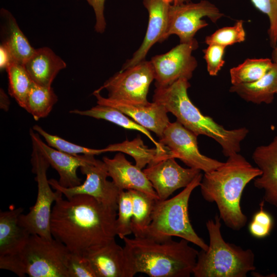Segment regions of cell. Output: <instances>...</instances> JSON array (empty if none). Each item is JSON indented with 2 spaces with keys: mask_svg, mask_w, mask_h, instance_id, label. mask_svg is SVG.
I'll return each instance as SVG.
<instances>
[{
  "mask_svg": "<svg viewBox=\"0 0 277 277\" xmlns=\"http://www.w3.org/2000/svg\"><path fill=\"white\" fill-rule=\"evenodd\" d=\"M160 200L167 199L176 190L187 187L201 171L180 166L174 157H167L143 169Z\"/></svg>",
  "mask_w": 277,
  "mask_h": 277,
  "instance_id": "cell-14",
  "label": "cell"
},
{
  "mask_svg": "<svg viewBox=\"0 0 277 277\" xmlns=\"http://www.w3.org/2000/svg\"><path fill=\"white\" fill-rule=\"evenodd\" d=\"M198 47L194 38L180 43L164 54L153 56L150 62L154 69L156 88L168 86L181 78L189 80L197 66L192 53Z\"/></svg>",
  "mask_w": 277,
  "mask_h": 277,
  "instance_id": "cell-13",
  "label": "cell"
},
{
  "mask_svg": "<svg viewBox=\"0 0 277 277\" xmlns=\"http://www.w3.org/2000/svg\"><path fill=\"white\" fill-rule=\"evenodd\" d=\"M149 14L148 27L144 40L132 58L127 61L121 71L145 60L149 49L156 43L165 41L167 30L170 4L164 0H143Z\"/></svg>",
  "mask_w": 277,
  "mask_h": 277,
  "instance_id": "cell-17",
  "label": "cell"
},
{
  "mask_svg": "<svg viewBox=\"0 0 277 277\" xmlns=\"http://www.w3.org/2000/svg\"><path fill=\"white\" fill-rule=\"evenodd\" d=\"M6 70L9 81V93L19 106L24 108L33 82L23 65L12 63Z\"/></svg>",
  "mask_w": 277,
  "mask_h": 277,
  "instance_id": "cell-30",
  "label": "cell"
},
{
  "mask_svg": "<svg viewBox=\"0 0 277 277\" xmlns=\"http://www.w3.org/2000/svg\"><path fill=\"white\" fill-rule=\"evenodd\" d=\"M10 102L7 95L3 89H1V108L5 111L9 109Z\"/></svg>",
  "mask_w": 277,
  "mask_h": 277,
  "instance_id": "cell-40",
  "label": "cell"
},
{
  "mask_svg": "<svg viewBox=\"0 0 277 277\" xmlns=\"http://www.w3.org/2000/svg\"><path fill=\"white\" fill-rule=\"evenodd\" d=\"M80 169L86 178L78 186L64 187L53 179L48 180L49 183L52 188L61 192L67 199L76 195H87L117 210L120 191L112 181L107 180L109 175L103 161L94 157L91 162L81 167Z\"/></svg>",
  "mask_w": 277,
  "mask_h": 277,
  "instance_id": "cell-11",
  "label": "cell"
},
{
  "mask_svg": "<svg viewBox=\"0 0 277 277\" xmlns=\"http://www.w3.org/2000/svg\"><path fill=\"white\" fill-rule=\"evenodd\" d=\"M197 137L176 120L168 124L159 142L169 149L173 157L179 159L189 167L204 173L222 165L223 162L201 153Z\"/></svg>",
  "mask_w": 277,
  "mask_h": 277,
  "instance_id": "cell-12",
  "label": "cell"
},
{
  "mask_svg": "<svg viewBox=\"0 0 277 277\" xmlns=\"http://www.w3.org/2000/svg\"><path fill=\"white\" fill-rule=\"evenodd\" d=\"M226 47L217 44H210L203 50L207 69L211 76H216L225 64L223 59Z\"/></svg>",
  "mask_w": 277,
  "mask_h": 277,
  "instance_id": "cell-37",
  "label": "cell"
},
{
  "mask_svg": "<svg viewBox=\"0 0 277 277\" xmlns=\"http://www.w3.org/2000/svg\"><path fill=\"white\" fill-rule=\"evenodd\" d=\"M70 113L106 120L124 128L140 131L148 137L156 147L161 149L165 147L156 142L148 130L132 120L121 111L114 107L97 104L90 109L86 110L73 109L71 110Z\"/></svg>",
  "mask_w": 277,
  "mask_h": 277,
  "instance_id": "cell-26",
  "label": "cell"
},
{
  "mask_svg": "<svg viewBox=\"0 0 277 277\" xmlns=\"http://www.w3.org/2000/svg\"><path fill=\"white\" fill-rule=\"evenodd\" d=\"M92 7L95 15V30L102 33L106 29V23L104 16V4L105 0H86Z\"/></svg>",
  "mask_w": 277,
  "mask_h": 277,
  "instance_id": "cell-38",
  "label": "cell"
},
{
  "mask_svg": "<svg viewBox=\"0 0 277 277\" xmlns=\"http://www.w3.org/2000/svg\"><path fill=\"white\" fill-rule=\"evenodd\" d=\"M66 267L68 277H96L89 261L84 255L70 252Z\"/></svg>",
  "mask_w": 277,
  "mask_h": 277,
  "instance_id": "cell-36",
  "label": "cell"
},
{
  "mask_svg": "<svg viewBox=\"0 0 277 277\" xmlns=\"http://www.w3.org/2000/svg\"><path fill=\"white\" fill-rule=\"evenodd\" d=\"M84 256L89 261L96 277H126L124 248L115 239L90 248Z\"/></svg>",
  "mask_w": 277,
  "mask_h": 277,
  "instance_id": "cell-20",
  "label": "cell"
},
{
  "mask_svg": "<svg viewBox=\"0 0 277 277\" xmlns=\"http://www.w3.org/2000/svg\"><path fill=\"white\" fill-rule=\"evenodd\" d=\"M253 5L266 15L269 21L268 33L270 44L274 48L277 43V0H250Z\"/></svg>",
  "mask_w": 277,
  "mask_h": 277,
  "instance_id": "cell-35",
  "label": "cell"
},
{
  "mask_svg": "<svg viewBox=\"0 0 277 277\" xmlns=\"http://www.w3.org/2000/svg\"><path fill=\"white\" fill-rule=\"evenodd\" d=\"M272 61L273 63L277 64V43L272 52Z\"/></svg>",
  "mask_w": 277,
  "mask_h": 277,
  "instance_id": "cell-42",
  "label": "cell"
},
{
  "mask_svg": "<svg viewBox=\"0 0 277 277\" xmlns=\"http://www.w3.org/2000/svg\"><path fill=\"white\" fill-rule=\"evenodd\" d=\"M168 3L172 4L173 5H177L183 3H189L191 0H164Z\"/></svg>",
  "mask_w": 277,
  "mask_h": 277,
  "instance_id": "cell-41",
  "label": "cell"
},
{
  "mask_svg": "<svg viewBox=\"0 0 277 277\" xmlns=\"http://www.w3.org/2000/svg\"><path fill=\"white\" fill-rule=\"evenodd\" d=\"M109 176L120 191L136 190L145 193L155 200H159L151 183L143 170L129 162L122 152L113 158H103Z\"/></svg>",
  "mask_w": 277,
  "mask_h": 277,
  "instance_id": "cell-18",
  "label": "cell"
},
{
  "mask_svg": "<svg viewBox=\"0 0 277 277\" xmlns=\"http://www.w3.org/2000/svg\"><path fill=\"white\" fill-rule=\"evenodd\" d=\"M93 95L96 98L97 104L109 106L120 110L160 138L170 123L165 108L155 102L141 104L114 100L102 96L98 90L94 91Z\"/></svg>",
  "mask_w": 277,
  "mask_h": 277,
  "instance_id": "cell-15",
  "label": "cell"
},
{
  "mask_svg": "<svg viewBox=\"0 0 277 277\" xmlns=\"http://www.w3.org/2000/svg\"><path fill=\"white\" fill-rule=\"evenodd\" d=\"M33 129L44 138L49 146L70 154L76 155L82 154L95 155L106 152L105 148L96 149L85 147L66 141L57 135L51 134L37 125H34Z\"/></svg>",
  "mask_w": 277,
  "mask_h": 277,
  "instance_id": "cell-31",
  "label": "cell"
},
{
  "mask_svg": "<svg viewBox=\"0 0 277 277\" xmlns=\"http://www.w3.org/2000/svg\"><path fill=\"white\" fill-rule=\"evenodd\" d=\"M32 148L31 163L32 171L36 174L37 197L29 212L26 214H21L19 223L31 234H38L51 239L53 238L50 231L52 205L63 194L58 190H52L47 176L50 164L35 146H32Z\"/></svg>",
  "mask_w": 277,
  "mask_h": 277,
  "instance_id": "cell-8",
  "label": "cell"
},
{
  "mask_svg": "<svg viewBox=\"0 0 277 277\" xmlns=\"http://www.w3.org/2000/svg\"><path fill=\"white\" fill-rule=\"evenodd\" d=\"M1 15L5 22L6 36L2 44L8 49L14 63L24 65L34 53L35 49L30 44L16 19L9 11L1 9Z\"/></svg>",
  "mask_w": 277,
  "mask_h": 277,
  "instance_id": "cell-24",
  "label": "cell"
},
{
  "mask_svg": "<svg viewBox=\"0 0 277 277\" xmlns=\"http://www.w3.org/2000/svg\"><path fill=\"white\" fill-rule=\"evenodd\" d=\"M117 210L92 196L62 195L52 208L50 231L70 252L81 255L90 248L105 244L117 235Z\"/></svg>",
  "mask_w": 277,
  "mask_h": 277,
  "instance_id": "cell-1",
  "label": "cell"
},
{
  "mask_svg": "<svg viewBox=\"0 0 277 277\" xmlns=\"http://www.w3.org/2000/svg\"><path fill=\"white\" fill-rule=\"evenodd\" d=\"M262 174L238 153L228 157L217 168L205 172L200 187L203 199L214 202L224 224L233 230H240L247 222L240 201L243 190L252 180Z\"/></svg>",
  "mask_w": 277,
  "mask_h": 277,
  "instance_id": "cell-3",
  "label": "cell"
},
{
  "mask_svg": "<svg viewBox=\"0 0 277 277\" xmlns=\"http://www.w3.org/2000/svg\"><path fill=\"white\" fill-rule=\"evenodd\" d=\"M273 63L268 58H247L230 70L232 85L250 83L262 78L272 67Z\"/></svg>",
  "mask_w": 277,
  "mask_h": 277,
  "instance_id": "cell-29",
  "label": "cell"
},
{
  "mask_svg": "<svg viewBox=\"0 0 277 277\" xmlns=\"http://www.w3.org/2000/svg\"><path fill=\"white\" fill-rule=\"evenodd\" d=\"M264 200L260 204V210L253 216L249 225V231L254 237L264 238L270 234L273 226V220L270 213L264 209Z\"/></svg>",
  "mask_w": 277,
  "mask_h": 277,
  "instance_id": "cell-34",
  "label": "cell"
},
{
  "mask_svg": "<svg viewBox=\"0 0 277 277\" xmlns=\"http://www.w3.org/2000/svg\"><path fill=\"white\" fill-rule=\"evenodd\" d=\"M277 91V64L273 63L270 70L260 79L252 83L232 85L230 92L237 94L248 102L269 104Z\"/></svg>",
  "mask_w": 277,
  "mask_h": 277,
  "instance_id": "cell-23",
  "label": "cell"
},
{
  "mask_svg": "<svg viewBox=\"0 0 277 277\" xmlns=\"http://www.w3.org/2000/svg\"><path fill=\"white\" fill-rule=\"evenodd\" d=\"M244 22L239 20L231 27H225L217 30L205 37L207 45L217 44L225 47L241 43L245 40L246 33Z\"/></svg>",
  "mask_w": 277,
  "mask_h": 277,
  "instance_id": "cell-33",
  "label": "cell"
},
{
  "mask_svg": "<svg viewBox=\"0 0 277 277\" xmlns=\"http://www.w3.org/2000/svg\"><path fill=\"white\" fill-rule=\"evenodd\" d=\"M69 252L54 238L31 234L18 252L0 256V268L20 277H68L66 261Z\"/></svg>",
  "mask_w": 277,
  "mask_h": 277,
  "instance_id": "cell-6",
  "label": "cell"
},
{
  "mask_svg": "<svg viewBox=\"0 0 277 277\" xmlns=\"http://www.w3.org/2000/svg\"><path fill=\"white\" fill-rule=\"evenodd\" d=\"M24 66L33 82L50 87L58 72L66 67V64L52 50L44 47L35 49Z\"/></svg>",
  "mask_w": 277,
  "mask_h": 277,
  "instance_id": "cell-22",
  "label": "cell"
},
{
  "mask_svg": "<svg viewBox=\"0 0 277 277\" xmlns=\"http://www.w3.org/2000/svg\"><path fill=\"white\" fill-rule=\"evenodd\" d=\"M106 152L118 151L132 156L135 165L142 169L146 166L167 157H173L171 151L164 148H149L143 140L137 136L132 141H125L120 143L110 144L105 148Z\"/></svg>",
  "mask_w": 277,
  "mask_h": 277,
  "instance_id": "cell-25",
  "label": "cell"
},
{
  "mask_svg": "<svg viewBox=\"0 0 277 277\" xmlns=\"http://www.w3.org/2000/svg\"><path fill=\"white\" fill-rule=\"evenodd\" d=\"M252 157L262 172L254 186L264 191V201L277 207V135L268 144L257 147Z\"/></svg>",
  "mask_w": 277,
  "mask_h": 277,
  "instance_id": "cell-19",
  "label": "cell"
},
{
  "mask_svg": "<svg viewBox=\"0 0 277 277\" xmlns=\"http://www.w3.org/2000/svg\"><path fill=\"white\" fill-rule=\"evenodd\" d=\"M221 220L216 215L206 223L209 244L207 250L199 251L192 273L195 277H246L255 270L253 251L225 242Z\"/></svg>",
  "mask_w": 277,
  "mask_h": 277,
  "instance_id": "cell-5",
  "label": "cell"
},
{
  "mask_svg": "<svg viewBox=\"0 0 277 277\" xmlns=\"http://www.w3.org/2000/svg\"><path fill=\"white\" fill-rule=\"evenodd\" d=\"M154 80L150 61L145 60L124 70L120 71L107 80L98 89H106L108 98L132 104L149 103L147 94Z\"/></svg>",
  "mask_w": 277,
  "mask_h": 277,
  "instance_id": "cell-9",
  "label": "cell"
},
{
  "mask_svg": "<svg viewBox=\"0 0 277 277\" xmlns=\"http://www.w3.org/2000/svg\"><path fill=\"white\" fill-rule=\"evenodd\" d=\"M126 277L143 273L150 277H189L193 273L199 251L182 239L159 241L127 236L123 239Z\"/></svg>",
  "mask_w": 277,
  "mask_h": 277,
  "instance_id": "cell-2",
  "label": "cell"
},
{
  "mask_svg": "<svg viewBox=\"0 0 277 277\" xmlns=\"http://www.w3.org/2000/svg\"><path fill=\"white\" fill-rule=\"evenodd\" d=\"M32 146H35L41 154L59 175V184L69 188L81 184V179L77 174L78 168L91 162L94 155L88 154H70L55 149L45 143L39 134L33 129L30 130Z\"/></svg>",
  "mask_w": 277,
  "mask_h": 277,
  "instance_id": "cell-16",
  "label": "cell"
},
{
  "mask_svg": "<svg viewBox=\"0 0 277 277\" xmlns=\"http://www.w3.org/2000/svg\"><path fill=\"white\" fill-rule=\"evenodd\" d=\"M189 80L181 78L171 85L156 88L153 101L163 105L174 115L186 128L196 136L204 135L214 139L222 148L224 156L229 157L241 150V142L249 133L246 127L228 130L204 115L192 103L188 95Z\"/></svg>",
  "mask_w": 277,
  "mask_h": 277,
  "instance_id": "cell-4",
  "label": "cell"
},
{
  "mask_svg": "<svg viewBox=\"0 0 277 277\" xmlns=\"http://www.w3.org/2000/svg\"><path fill=\"white\" fill-rule=\"evenodd\" d=\"M224 16L213 4L206 0L198 3L171 4L169 11L168 25L165 40L175 34L180 38V43L191 41L196 33L208 25L202 18L208 17L216 23Z\"/></svg>",
  "mask_w": 277,
  "mask_h": 277,
  "instance_id": "cell-10",
  "label": "cell"
},
{
  "mask_svg": "<svg viewBox=\"0 0 277 277\" xmlns=\"http://www.w3.org/2000/svg\"><path fill=\"white\" fill-rule=\"evenodd\" d=\"M202 177L201 172L174 197L155 201L151 222L144 236L159 241L177 236L194 244L202 250L208 249V245L193 228L188 212L190 195L193 190L200 186Z\"/></svg>",
  "mask_w": 277,
  "mask_h": 277,
  "instance_id": "cell-7",
  "label": "cell"
},
{
  "mask_svg": "<svg viewBox=\"0 0 277 277\" xmlns=\"http://www.w3.org/2000/svg\"><path fill=\"white\" fill-rule=\"evenodd\" d=\"M13 62L12 55L8 49L3 44L0 46V68L1 70L6 68Z\"/></svg>",
  "mask_w": 277,
  "mask_h": 277,
  "instance_id": "cell-39",
  "label": "cell"
},
{
  "mask_svg": "<svg viewBox=\"0 0 277 277\" xmlns=\"http://www.w3.org/2000/svg\"><path fill=\"white\" fill-rule=\"evenodd\" d=\"M116 220V234L123 239L132 233L131 221L133 216L132 201L128 190L120 191L117 202Z\"/></svg>",
  "mask_w": 277,
  "mask_h": 277,
  "instance_id": "cell-32",
  "label": "cell"
},
{
  "mask_svg": "<svg viewBox=\"0 0 277 277\" xmlns=\"http://www.w3.org/2000/svg\"><path fill=\"white\" fill-rule=\"evenodd\" d=\"M57 101L53 88L44 87L34 82L28 95L24 109L38 120L46 117Z\"/></svg>",
  "mask_w": 277,
  "mask_h": 277,
  "instance_id": "cell-28",
  "label": "cell"
},
{
  "mask_svg": "<svg viewBox=\"0 0 277 277\" xmlns=\"http://www.w3.org/2000/svg\"><path fill=\"white\" fill-rule=\"evenodd\" d=\"M276 94H277V91H276Z\"/></svg>",
  "mask_w": 277,
  "mask_h": 277,
  "instance_id": "cell-43",
  "label": "cell"
},
{
  "mask_svg": "<svg viewBox=\"0 0 277 277\" xmlns=\"http://www.w3.org/2000/svg\"><path fill=\"white\" fill-rule=\"evenodd\" d=\"M128 191L132 201V232L134 237H143L151 222L154 203L157 200L138 190Z\"/></svg>",
  "mask_w": 277,
  "mask_h": 277,
  "instance_id": "cell-27",
  "label": "cell"
},
{
  "mask_svg": "<svg viewBox=\"0 0 277 277\" xmlns=\"http://www.w3.org/2000/svg\"><path fill=\"white\" fill-rule=\"evenodd\" d=\"M22 207L11 206L0 212V256L17 253L23 247L31 234L19 223Z\"/></svg>",
  "mask_w": 277,
  "mask_h": 277,
  "instance_id": "cell-21",
  "label": "cell"
}]
</instances>
